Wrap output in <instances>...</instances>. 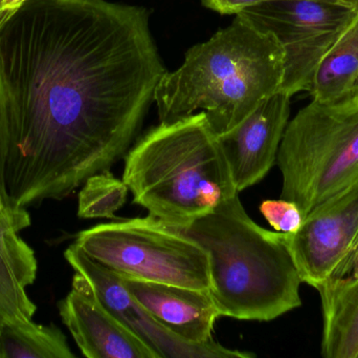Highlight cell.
Returning a JSON list of instances; mask_svg holds the SVG:
<instances>
[{"label": "cell", "instance_id": "obj_1", "mask_svg": "<svg viewBox=\"0 0 358 358\" xmlns=\"http://www.w3.org/2000/svg\"><path fill=\"white\" fill-rule=\"evenodd\" d=\"M148 11L27 0L0 27L8 203L62 200L126 157L167 73Z\"/></svg>", "mask_w": 358, "mask_h": 358}, {"label": "cell", "instance_id": "obj_2", "mask_svg": "<svg viewBox=\"0 0 358 358\" xmlns=\"http://www.w3.org/2000/svg\"><path fill=\"white\" fill-rule=\"evenodd\" d=\"M285 63L277 38L241 14L208 41L192 46L155 94L161 122L202 109L217 136L239 125L281 90Z\"/></svg>", "mask_w": 358, "mask_h": 358}, {"label": "cell", "instance_id": "obj_3", "mask_svg": "<svg viewBox=\"0 0 358 358\" xmlns=\"http://www.w3.org/2000/svg\"><path fill=\"white\" fill-rule=\"evenodd\" d=\"M174 228L208 252V291L221 317L269 322L302 305V280L282 233L254 222L239 193L187 226Z\"/></svg>", "mask_w": 358, "mask_h": 358}, {"label": "cell", "instance_id": "obj_4", "mask_svg": "<svg viewBox=\"0 0 358 358\" xmlns=\"http://www.w3.org/2000/svg\"><path fill=\"white\" fill-rule=\"evenodd\" d=\"M123 180L134 203L172 227L187 226L239 193L204 111L148 130L126 155Z\"/></svg>", "mask_w": 358, "mask_h": 358}, {"label": "cell", "instance_id": "obj_5", "mask_svg": "<svg viewBox=\"0 0 358 358\" xmlns=\"http://www.w3.org/2000/svg\"><path fill=\"white\" fill-rule=\"evenodd\" d=\"M281 199L306 216L358 182V99L313 100L288 122L278 151Z\"/></svg>", "mask_w": 358, "mask_h": 358}, {"label": "cell", "instance_id": "obj_6", "mask_svg": "<svg viewBox=\"0 0 358 358\" xmlns=\"http://www.w3.org/2000/svg\"><path fill=\"white\" fill-rule=\"evenodd\" d=\"M75 244L122 279L210 290L206 250L153 216L96 225Z\"/></svg>", "mask_w": 358, "mask_h": 358}, {"label": "cell", "instance_id": "obj_7", "mask_svg": "<svg viewBox=\"0 0 358 358\" xmlns=\"http://www.w3.org/2000/svg\"><path fill=\"white\" fill-rule=\"evenodd\" d=\"M242 16L277 38L284 52L280 92H310L324 57L358 16L357 8L319 0H271L242 11Z\"/></svg>", "mask_w": 358, "mask_h": 358}, {"label": "cell", "instance_id": "obj_8", "mask_svg": "<svg viewBox=\"0 0 358 358\" xmlns=\"http://www.w3.org/2000/svg\"><path fill=\"white\" fill-rule=\"evenodd\" d=\"M358 233V182L315 206L294 233H282L302 283L317 288L352 247Z\"/></svg>", "mask_w": 358, "mask_h": 358}, {"label": "cell", "instance_id": "obj_9", "mask_svg": "<svg viewBox=\"0 0 358 358\" xmlns=\"http://www.w3.org/2000/svg\"><path fill=\"white\" fill-rule=\"evenodd\" d=\"M67 263L90 284L107 310L142 338L159 358H208V343L192 344L176 338L159 325L136 302L125 281L117 273L84 254L75 243L64 254Z\"/></svg>", "mask_w": 358, "mask_h": 358}, {"label": "cell", "instance_id": "obj_10", "mask_svg": "<svg viewBox=\"0 0 358 358\" xmlns=\"http://www.w3.org/2000/svg\"><path fill=\"white\" fill-rule=\"evenodd\" d=\"M290 98L278 92L231 132L219 136L238 193L260 182L277 162L289 122Z\"/></svg>", "mask_w": 358, "mask_h": 358}, {"label": "cell", "instance_id": "obj_11", "mask_svg": "<svg viewBox=\"0 0 358 358\" xmlns=\"http://www.w3.org/2000/svg\"><path fill=\"white\" fill-rule=\"evenodd\" d=\"M59 312L82 354L87 358H159V355L99 301L76 273Z\"/></svg>", "mask_w": 358, "mask_h": 358}, {"label": "cell", "instance_id": "obj_12", "mask_svg": "<svg viewBox=\"0 0 358 358\" xmlns=\"http://www.w3.org/2000/svg\"><path fill=\"white\" fill-rule=\"evenodd\" d=\"M123 280L138 305L176 338L192 344L213 340L221 315L208 290Z\"/></svg>", "mask_w": 358, "mask_h": 358}, {"label": "cell", "instance_id": "obj_13", "mask_svg": "<svg viewBox=\"0 0 358 358\" xmlns=\"http://www.w3.org/2000/svg\"><path fill=\"white\" fill-rule=\"evenodd\" d=\"M29 225L27 208L8 204L0 210V330L31 321L37 310L27 294L37 277V259L20 235Z\"/></svg>", "mask_w": 358, "mask_h": 358}, {"label": "cell", "instance_id": "obj_14", "mask_svg": "<svg viewBox=\"0 0 358 358\" xmlns=\"http://www.w3.org/2000/svg\"><path fill=\"white\" fill-rule=\"evenodd\" d=\"M323 312L321 353L325 358L358 357V280L317 288Z\"/></svg>", "mask_w": 358, "mask_h": 358}, {"label": "cell", "instance_id": "obj_15", "mask_svg": "<svg viewBox=\"0 0 358 358\" xmlns=\"http://www.w3.org/2000/svg\"><path fill=\"white\" fill-rule=\"evenodd\" d=\"M357 78L358 16L320 63L309 92L317 102H338L350 96Z\"/></svg>", "mask_w": 358, "mask_h": 358}, {"label": "cell", "instance_id": "obj_16", "mask_svg": "<svg viewBox=\"0 0 358 358\" xmlns=\"http://www.w3.org/2000/svg\"><path fill=\"white\" fill-rule=\"evenodd\" d=\"M66 338L56 326L21 321L0 331V358H73Z\"/></svg>", "mask_w": 358, "mask_h": 358}, {"label": "cell", "instance_id": "obj_17", "mask_svg": "<svg viewBox=\"0 0 358 358\" xmlns=\"http://www.w3.org/2000/svg\"><path fill=\"white\" fill-rule=\"evenodd\" d=\"M78 201V216L81 219L115 218V212L127 201V184L110 172L94 174L82 185Z\"/></svg>", "mask_w": 358, "mask_h": 358}, {"label": "cell", "instance_id": "obj_18", "mask_svg": "<svg viewBox=\"0 0 358 358\" xmlns=\"http://www.w3.org/2000/svg\"><path fill=\"white\" fill-rule=\"evenodd\" d=\"M260 212L278 233H294L304 220L298 205L288 200H266L261 204Z\"/></svg>", "mask_w": 358, "mask_h": 358}, {"label": "cell", "instance_id": "obj_19", "mask_svg": "<svg viewBox=\"0 0 358 358\" xmlns=\"http://www.w3.org/2000/svg\"><path fill=\"white\" fill-rule=\"evenodd\" d=\"M8 149V109H6V98L0 83V197L4 203L8 205V197L6 193V157Z\"/></svg>", "mask_w": 358, "mask_h": 358}, {"label": "cell", "instance_id": "obj_20", "mask_svg": "<svg viewBox=\"0 0 358 358\" xmlns=\"http://www.w3.org/2000/svg\"><path fill=\"white\" fill-rule=\"evenodd\" d=\"M357 280L358 244L344 256L338 267L334 269L331 277L325 283H352Z\"/></svg>", "mask_w": 358, "mask_h": 358}, {"label": "cell", "instance_id": "obj_21", "mask_svg": "<svg viewBox=\"0 0 358 358\" xmlns=\"http://www.w3.org/2000/svg\"><path fill=\"white\" fill-rule=\"evenodd\" d=\"M271 0H202L206 8L220 14H239L242 11Z\"/></svg>", "mask_w": 358, "mask_h": 358}, {"label": "cell", "instance_id": "obj_22", "mask_svg": "<svg viewBox=\"0 0 358 358\" xmlns=\"http://www.w3.org/2000/svg\"><path fill=\"white\" fill-rule=\"evenodd\" d=\"M27 0H4L3 12L6 16L10 17L13 13L16 12L23 4Z\"/></svg>", "mask_w": 358, "mask_h": 358}, {"label": "cell", "instance_id": "obj_23", "mask_svg": "<svg viewBox=\"0 0 358 358\" xmlns=\"http://www.w3.org/2000/svg\"><path fill=\"white\" fill-rule=\"evenodd\" d=\"M319 1L340 4V6H348V8H357L358 10V0H319Z\"/></svg>", "mask_w": 358, "mask_h": 358}, {"label": "cell", "instance_id": "obj_24", "mask_svg": "<svg viewBox=\"0 0 358 358\" xmlns=\"http://www.w3.org/2000/svg\"><path fill=\"white\" fill-rule=\"evenodd\" d=\"M3 1L4 0H0V27L6 22V19L8 18L6 13L3 12Z\"/></svg>", "mask_w": 358, "mask_h": 358}, {"label": "cell", "instance_id": "obj_25", "mask_svg": "<svg viewBox=\"0 0 358 358\" xmlns=\"http://www.w3.org/2000/svg\"><path fill=\"white\" fill-rule=\"evenodd\" d=\"M348 98L358 99V78L357 82H355V86H353L352 90H351L350 96Z\"/></svg>", "mask_w": 358, "mask_h": 358}, {"label": "cell", "instance_id": "obj_26", "mask_svg": "<svg viewBox=\"0 0 358 358\" xmlns=\"http://www.w3.org/2000/svg\"><path fill=\"white\" fill-rule=\"evenodd\" d=\"M4 205H6V204L4 203L3 200H2L1 197H0V210H1L2 208H3Z\"/></svg>", "mask_w": 358, "mask_h": 358}, {"label": "cell", "instance_id": "obj_27", "mask_svg": "<svg viewBox=\"0 0 358 358\" xmlns=\"http://www.w3.org/2000/svg\"><path fill=\"white\" fill-rule=\"evenodd\" d=\"M357 244H358V233H357V239H355V243H353V245H352V247H351V249H352V248H355V246L357 245ZM350 250H349V252H350Z\"/></svg>", "mask_w": 358, "mask_h": 358}, {"label": "cell", "instance_id": "obj_28", "mask_svg": "<svg viewBox=\"0 0 358 358\" xmlns=\"http://www.w3.org/2000/svg\"><path fill=\"white\" fill-rule=\"evenodd\" d=\"M357 358H358V357H357Z\"/></svg>", "mask_w": 358, "mask_h": 358}]
</instances>
